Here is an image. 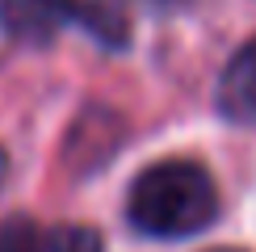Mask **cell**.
Masks as SVG:
<instances>
[{
    "label": "cell",
    "instance_id": "6da1fadb",
    "mask_svg": "<svg viewBox=\"0 0 256 252\" xmlns=\"http://www.w3.org/2000/svg\"><path fill=\"white\" fill-rule=\"evenodd\" d=\"M218 189L210 172L194 160H160L138 172L126 198V214L143 236L180 240L214 223Z\"/></svg>",
    "mask_w": 256,
    "mask_h": 252
},
{
    "label": "cell",
    "instance_id": "7a4b0ae2",
    "mask_svg": "<svg viewBox=\"0 0 256 252\" xmlns=\"http://www.w3.org/2000/svg\"><path fill=\"white\" fill-rule=\"evenodd\" d=\"M76 13V0H0V26L21 42H46Z\"/></svg>",
    "mask_w": 256,
    "mask_h": 252
},
{
    "label": "cell",
    "instance_id": "3957f363",
    "mask_svg": "<svg viewBox=\"0 0 256 252\" xmlns=\"http://www.w3.org/2000/svg\"><path fill=\"white\" fill-rule=\"evenodd\" d=\"M218 110H222V118H231L240 126H256V38L244 50H236V59L222 72Z\"/></svg>",
    "mask_w": 256,
    "mask_h": 252
},
{
    "label": "cell",
    "instance_id": "277c9868",
    "mask_svg": "<svg viewBox=\"0 0 256 252\" xmlns=\"http://www.w3.org/2000/svg\"><path fill=\"white\" fill-rule=\"evenodd\" d=\"M101 236L84 223H55V227H34L17 218L13 252H101Z\"/></svg>",
    "mask_w": 256,
    "mask_h": 252
},
{
    "label": "cell",
    "instance_id": "5b68a950",
    "mask_svg": "<svg viewBox=\"0 0 256 252\" xmlns=\"http://www.w3.org/2000/svg\"><path fill=\"white\" fill-rule=\"evenodd\" d=\"M13 236H17V223L0 227V252H13Z\"/></svg>",
    "mask_w": 256,
    "mask_h": 252
},
{
    "label": "cell",
    "instance_id": "8992f818",
    "mask_svg": "<svg viewBox=\"0 0 256 252\" xmlns=\"http://www.w3.org/2000/svg\"><path fill=\"white\" fill-rule=\"evenodd\" d=\"M214 252H236V248H214Z\"/></svg>",
    "mask_w": 256,
    "mask_h": 252
}]
</instances>
